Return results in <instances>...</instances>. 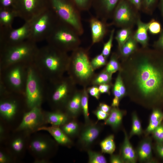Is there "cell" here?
<instances>
[{
	"instance_id": "cell-3",
	"label": "cell",
	"mask_w": 163,
	"mask_h": 163,
	"mask_svg": "<svg viewBox=\"0 0 163 163\" xmlns=\"http://www.w3.org/2000/svg\"><path fill=\"white\" fill-rule=\"evenodd\" d=\"M38 49L37 43L29 39L0 47V70L14 64L33 62Z\"/></svg>"
},
{
	"instance_id": "cell-29",
	"label": "cell",
	"mask_w": 163,
	"mask_h": 163,
	"mask_svg": "<svg viewBox=\"0 0 163 163\" xmlns=\"http://www.w3.org/2000/svg\"><path fill=\"white\" fill-rule=\"evenodd\" d=\"M114 138V135L111 134L100 142V145L102 153L110 155L113 153L116 149Z\"/></svg>"
},
{
	"instance_id": "cell-34",
	"label": "cell",
	"mask_w": 163,
	"mask_h": 163,
	"mask_svg": "<svg viewBox=\"0 0 163 163\" xmlns=\"http://www.w3.org/2000/svg\"><path fill=\"white\" fill-rule=\"evenodd\" d=\"M81 106L85 124L88 123L90 122L88 109V96L85 90L82 94Z\"/></svg>"
},
{
	"instance_id": "cell-8",
	"label": "cell",
	"mask_w": 163,
	"mask_h": 163,
	"mask_svg": "<svg viewBox=\"0 0 163 163\" xmlns=\"http://www.w3.org/2000/svg\"><path fill=\"white\" fill-rule=\"evenodd\" d=\"M58 19L49 7L42 11L30 20L28 39L36 43L46 40Z\"/></svg>"
},
{
	"instance_id": "cell-56",
	"label": "cell",
	"mask_w": 163,
	"mask_h": 163,
	"mask_svg": "<svg viewBox=\"0 0 163 163\" xmlns=\"http://www.w3.org/2000/svg\"><path fill=\"white\" fill-rule=\"evenodd\" d=\"M8 156L5 153L2 152H0V163H6L10 161Z\"/></svg>"
},
{
	"instance_id": "cell-39",
	"label": "cell",
	"mask_w": 163,
	"mask_h": 163,
	"mask_svg": "<svg viewBox=\"0 0 163 163\" xmlns=\"http://www.w3.org/2000/svg\"><path fill=\"white\" fill-rule=\"evenodd\" d=\"M80 11H88L92 7L93 0H72Z\"/></svg>"
},
{
	"instance_id": "cell-9",
	"label": "cell",
	"mask_w": 163,
	"mask_h": 163,
	"mask_svg": "<svg viewBox=\"0 0 163 163\" xmlns=\"http://www.w3.org/2000/svg\"><path fill=\"white\" fill-rule=\"evenodd\" d=\"M72 70L80 80L86 81L92 76L93 70L89 60L87 51L79 47L73 51L68 67Z\"/></svg>"
},
{
	"instance_id": "cell-13",
	"label": "cell",
	"mask_w": 163,
	"mask_h": 163,
	"mask_svg": "<svg viewBox=\"0 0 163 163\" xmlns=\"http://www.w3.org/2000/svg\"><path fill=\"white\" fill-rule=\"evenodd\" d=\"M134 8L128 0H120L113 12L112 24L118 27H130L136 20Z\"/></svg>"
},
{
	"instance_id": "cell-24",
	"label": "cell",
	"mask_w": 163,
	"mask_h": 163,
	"mask_svg": "<svg viewBox=\"0 0 163 163\" xmlns=\"http://www.w3.org/2000/svg\"><path fill=\"white\" fill-rule=\"evenodd\" d=\"M82 94L76 93L70 97L65 106L69 116L74 119L78 117L82 110Z\"/></svg>"
},
{
	"instance_id": "cell-37",
	"label": "cell",
	"mask_w": 163,
	"mask_h": 163,
	"mask_svg": "<svg viewBox=\"0 0 163 163\" xmlns=\"http://www.w3.org/2000/svg\"><path fill=\"white\" fill-rule=\"evenodd\" d=\"M115 29H112L110 33L109 38L107 41L104 45L101 53L106 58L110 55L112 46L114 38Z\"/></svg>"
},
{
	"instance_id": "cell-50",
	"label": "cell",
	"mask_w": 163,
	"mask_h": 163,
	"mask_svg": "<svg viewBox=\"0 0 163 163\" xmlns=\"http://www.w3.org/2000/svg\"><path fill=\"white\" fill-rule=\"evenodd\" d=\"M110 162L111 163H124L120 155H110Z\"/></svg>"
},
{
	"instance_id": "cell-1",
	"label": "cell",
	"mask_w": 163,
	"mask_h": 163,
	"mask_svg": "<svg viewBox=\"0 0 163 163\" xmlns=\"http://www.w3.org/2000/svg\"><path fill=\"white\" fill-rule=\"evenodd\" d=\"M137 49L123 58L120 73L126 95L147 109L163 107V51Z\"/></svg>"
},
{
	"instance_id": "cell-57",
	"label": "cell",
	"mask_w": 163,
	"mask_h": 163,
	"mask_svg": "<svg viewBox=\"0 0 163 163\" xmlns=\"http://www.w3.org/2000/svg\"><path fill=\"white\" fill-rule=\"evenodd\" d=\"M120 100L117 97H114L113 99L111 104L112 107H118Z\"/></svg>"
},
{
	"instance_id": "cell-54",
	"label": "cell",
	"mask_w": 163,
	"mask_h": 163,
	"mask_svg": "<svg viewBox=\"0 0 163 163\" xmlns=\"http://www.w3.org/2000/svg\"><path fill=\"white\" fill-rule=\"evenodd\" d=\"M128 0L136 9L140 10L142 8V0Z\"/></svg>"
},
{
	"instance_id": "cell-21",
	"label": "cell",
	"mask_w": 163,
	"mask_h": 163,
	"mask_svg": "<svg viewBox=\"0 0 163 163\" xmlns=\"http://www.w3.org/2000/svg\"><path fill=\"white\" fill-rule=\"evenodd\" d=\"M37 130L47 131L53 137L55 141L60 145H69L72 143V141L69 137L59 126H41L39 127Z\"/></svg>"
},
{
	"instance_id": "cell-51",
	"label": "cell",
	"mask_w": 163,
	"mask_h": 163,
	"mask_svg": "<svg viewBox=\"0 0 163 163\" xmlns=\"http://www.w3.org/2000/svg\"><path fill=\"white\" fill-rule=\"evenodd\" d=\"M155 150L158 155L163 159V143L156 142Z\"/></svg>"
},
{
	"instance_id": "cell-38",
	"label": "cell",
	"mask_w": 163,
	"mask_h": 163,
	"mask_svg": "<svg viewBox=\"0 0 163 163\" xmlns=\"http://www.w3.org/2000/svg\"><path fill=\"white\" fill-rule=\"evenodd\" d=\"M112 76V74L104 70L95 78L93 81V83L94 84L98 85L108 84L111 80Z\"/></svg>"
},
{
	"instance_id": "cell-46",
	"label": "cell",
	"mask_w": 163,
	"mask_h": 163,
	"mask_svg": "<svg viewBox=\"0 0 163 163\" xmlns=\"http://www.w3.org/2000/svg\"><path fill=\"white\" fill-rule=\"evenodd\" d=\"M163 119L149 122V124L145 130V133L148 135L152 132L161 123Z\"/></svg>"
},
{
	"instance_id": "cell-27",
	"label": "cell",
	"mask_w": 163,
	"mask_h": 163,
	"mask_svg": "<svg viewBox=\"0 0 163 163\" xmlns=\"http://www.w3.org/2000/svg\"><path fill=\"white\" fill-rule=\"evenodd\" d=\"M46 115L47 121L52 126H61L69 121V115L60 111L48 112Z\"/></svg>"
},
{
	"instance_id": "cell-47",
	"label": "cell",
	"mask_w": 163,
	"mask_h": 163,
	"mask_svg": "<svg viewBox=\"0 0 163 163\" xmlns=\"http://www.w3.org/2000/svg\"><path fill=\"white\" fill-rule=\"evenodd\" d=\"M93 113L96 117L98 120L105 121L107 118L109 114L103 111L98 108L93 111Z\"/></svg>"
},
{
	"instance_id": "cell-19",
	"label": "cell",
	"mask_w": 163,
	"mask_h": 163,
	"mask_svg": "<svg viewBox=\"0 0 163 163\" xmlns=\"http://www.w3.org/2000/svg\"><path fill=\"white\" fill-rule=\"evenodd\" d=\"M137 159L141 163H150L155 162L152 152V139L147 137L139 143L136 151Z\"/></svg>"
},
{
	"instance_id": "cell-25",
	"label": "cell",
	"mask_w": 163,
	"mask_h": 163,
	"mask_svg": "<svg viewBox=\"0 0 163 163\" xmlns=\"http://www.w3.org/2000/svg\"><path fill=\"white\" fill-rule=\"evenodd\" d=\"M137 29L133 37L137 43H140L143 47H146L149 39L148 23H144L139 19L137 20Z\"/></svg>"
},
{
	"instance_id": "cell-14",
	"label": "cell",
	"mask_w": 163,
	"mask_h": 163,
	"mask_svg": "<svg viewBox=\"0 0 163 163\" xmlns=\"http://www.w3.org/2000/svg\"><path fill=\"white\" fill-rule=\"evenodd\" d=\"M0 92L2 97L0 102V113L4 118L10 120L16 115L19 107V103L14 97L16 93L8 90L0 84Z\"/></svg>"
},
{
	"instance_id": "cell-55",
	"label": "cell",
	"mask_w": 163,
	"mask_h": 163,
	"mask_svg": "<svg viewBox=\"0 0 163 163\" xmlns=\"http://www.w3.org/2000/svg\"><path fill=\"white\" fill-rule=\"evenodd\" d=\"M98 108L103 111L108 113H110L112 108L111 107L104 103H100Z\"/></svg>"
},
{
	"instance_id": "cell-31",
	"label": "cell",
	"mask_w": 163,
	"mask_h": 163,
	"mask_svg": "<svg viewBox=\"0 0 163 163\" xmlns=\"http://www.w3.org/2000/svg\"><path fill=\"white\" fill-rule=\"evenodd\" d=\"M61 126V129L69 137L79 134L81 129L78 123L74 120L69 121Z\"/></svg>"
},
{
	"instance_id": "cell-43",
	"label": "cell",
	"mask_w": 163,
	"mask_h": 163,
	"mask_svg": "<svg viewBox=\"0 0 163 163\" xmlns=\"http://www.w3.org/2000/svg\"><path fill=\"white\" fill-rule=\"evenodd\" d=\"M11 147L15 152H21L24 147V142L23 140L21 138H17L14 139L11 142Z\"/></svg>"
},
{
	"instance_id": "cell-48",
	"label": "cell",
	"mask_w": 163,
	"mask_h": 163,
	"mask_svg": "<svg viewBox=\"0 0 163 163\" xmlns=\"http://www.w3.org/2000/svg\"><path fill=\"white\" fill-rule=\"evenodd\" d=\"M154 46L156 49L163 51V29L160 33L158 39L155 43Z\"/></svg>"
},
{
	"instance_id": "cell-2",
	"label": "cell",
	"mask_w": 163,
	"mask_h": 163,
	"mask_svg": "<svg viewBox=\"0 0 163 163\" xmlns=\"http://www.w3.org/2000/svg\"><path fill=\"white\" fill-rule=\"evenodd\" d=\"M70 57L67 52L50 44L39 48L33 63L47 82L62 77L68 70Z\"/></svg>"
},
{
	"instance_id": "cell-40",
	"label": "cell",
	"mask_w": 163,
	"mask_h": 163,
	"mask_svg": "<svg viewBox=\"0 0 163 163\" xmlns=\"http://www.w3.org/2000/svg\"><path fill=\"white\" fill-rule=\"evenodd\" d=\"M107 58L101 53L97 55L91 62L94 69L105 65L107 63Z\"/></svg>"
},
{
	"instance_id": "cell-10",
	"label": "cell",
	"mask_w": 163,
	"mask_h": 163,
	"mask_svg": "<svg viewBox=\"0 0 163 163\" xmlns=\"http://www.w3.org/2000/svg\"><path fill=\"white\" fill-rule=\"evenodd\" d=\"M70 86L68 79L62 77L47 82L46 94L54 105L65 106L70 98Z\"/></svg>"
},
{
	"instance_id": "cell-33",
	"label": "cell",
	"mask_w": 163,
	"mask_h": 163,
	"mask_svg": "<svg viewBox=\"0 0 163 163\" xmlns=\"http://www.w3.org/2000/svg\"><path fill=\"white\" fill-rule=\"evenodd\" d=\"M132 125L129 138L134 135L139 136L142 133V129L140 120L135 112H133L132 115Z\"/></svg>"
},
{
	"instance_id": "cell-49",
	"label": "cell",
	"mask_w": 163,
	"mask_h": 163,
	"mask_svg": "<svg viewBox=\"0 0 163 163\" xmlns=\"http://www.w3.org/2000/svg\"><path fill=\"white\" fill-rule=\"evenodd\" d=\"M88 92L89 94L98 100L100 96V92L98 88L96 86H92L88 89Z\"/></svg>"
},
{
	"instance_id": "cell-22",
	"label": "cell",
	"mask_w": 163,
	"mask_h": 163,
	"mask_svg": "<svg viewBox=\"0 0 163 163\" xmlns=\"http://www.w3.org/2000/svg\"><path fill=\"white\" fill-rule=\"evenodd\" d=\"M51 142L46 139L37 137L31 142L30 148L35 153L43 155L47 153L52 147Z\"/></svg>"
},
{
	"instance_id": "cell-30",
	"label": "cell",
	"mask_w": 163,
	"mask_h": 163,
	"mask_svg": "<svg viewBox=\"0 0 163 163\" xmlns=\"http://www.w3.org/2000/svg\"><path fill=\"white\" fill-rule=\"evenodd\" d=\"M113 92L114 97H118L120 100L126 95V88L120 72L116 79Z\"/></svg>"
},
{
	"instance_id": "cell-35",
	"label": "cell",
	"mask_w": 163,
	"mask_h": 163,
	"mask_svg": "<svg viewBox=\"0 0 163 163\" xmlns=\"http://www.w3.org/2000/svg\"><path fill=\"white\" fill-rule=\"evenodd\" d=\"M118 56L116 53L112 54L105 70L106 71L112 75L120 69V65L118 62Z\"/></svg>"
},
{
	"instance_id": "cell-11",
	"label": "cell",
	"mask_w": 163,
	"mask_h": 163,
	"mask_svg": "<svg viewBox=\"0 0 163 163\" xmlns=\"http://www.w3.org/2000/svg\"><path fill=\"white\" fill-rule=\"evenodd\" d=\"M48 7V0H14L12 6L17 17L25 21L31 20Z\"/></svg>"
},
{
	"instance_id": "cell-4",
	"label": "cell",
	"mask_w": 163,
	"mask_h": 163,
	"mask_svg": "<svg viewBox=\"0 0 163 163\" xmlns=\"http://www.w3.org/2000/svg\"><path fill=\"white\" fill-rule=\"evenodd\" d=\"M80 36L71 26L59 19L46 40L48 44L67 52L78 47Z\"/></svg>"
},
{
	"instance_id": "cell-17",
	"label": "cell",
	"mask_w": 163,
	"mask_h": 163,
	"mask_svg": "<svg viewBox=\"0 0 163 163\" xmlns=\"http://www.w3.org/2000/svg\"><path fill=\"white\" fill-rule=\"evenodd\" d=\"M120 0H93L92 7L96 16L105 21L112 17L113 11Z\"/></svg>"
},
{
	"instance_id": "cell-12",
	"label": "cell",
	"mask_w": 163,
	"mask_h": 163,
	"mask_svg": "<svg viewBox=\"0 0 163 163\" xmlns=\"http://www.w3.org/2000/svg\"><path fill=\"white\" fill-rule=\"evenodd\" d=\"M31 20L25 21L16 29L12 27H0V47L13 45L28 39L30 33Z\"/></svg>"
},
{
	"instance_id": "cell-58",
	"label": "cell",
	"mask_w": 163,
	"mask_h": 163,
	"mask_svg": "<svg viewBox=\"0 0 163 163\" xmlns=\"http://www.w3.org/2000/svg\"><path fill=\"white\" fill-rule=\"evenodd\" d=\"M159 0V6L163 16V0Z\"/></svg>"
},
{
	"instance_id": "cell-28",
	"label": "cell",
	"mask_w": 163,
	"mask_h": 163,
	"mask_svg": "<svg viewBox=\"0 0 163 163\" xmlns=\"http://www.w3.org/2000/svg\"><path fill=\"white\" fill-rule=\"evenodd\" d=\"M137 43L132 35L119 50L122 57L126 58L133 53L137 49Z\"/></svg>"
},
{
	"instance_id": "cell-32",
	"label": "cell",
	"mask_w": 163,
	"mask_h": 163,
	"mask_svg": "<svg viewBox=\"0 0 163 163\" xmlns=\"http://www.w3.org/2000/svg\"><path fill=\"white\" fill-rule=\"evenodd\" d=\"M132 34L130 27H123L117 32L115 39L118 43L119 50L132 36Z\"/></svg>"
},
{
	"instance_id": "cell-42",
	"label": "cell",
	"mask_w": 163,
	"mask_h": 163,
	"mask_svg": "<svg viewBox=\"0 0 163 163\" xmlns=\"http://www.w3.org/2000/svg\"><path fill=\"white\" fill-rule=\"evenodd\" d=\"M152 133L156 142L163 143V124L162 123Z\"/></svg>"
},
{
	"instance_id": "cell-20",
	"label": "cell",
	"mask_w": 163,
	"mask_h": 163,
	"mask_svg": "<svg viewBox=\"0 0 163 163\" xmlns=\"http://www.w3.org/2000/svg\"><path fill=\"white\" fill-rule=\"evenodd\" d=\"M124 139L121 145L120 155L124 163H136L137 159L136 151L133 149L129 140V136L124 130Z\"/></svg>"
},
{
	"instance_id": "cell-6",
	"label": "cell",
	"mask_w": 163,
	"mask_h": 163,
	"mask_svg": "<svg viewBox=\"0 0 163 163\" xmlns=\"http://www.w3.org/2000/svg\"><path fill=\"white\" fill-rule=\"evenodd\" d=\"M49 7L61 21L68 24L80 36L84 33L80 11L72 0H48Z\"/></svg>"
},
{
	"instance_id": "cell-23",
	"label": "cell",
	"mask_w": 163,
	"mask_h": 163,
	"mask_svg": "<svg viewBox=\"0 0 163 163\" xmlns=\"http://www.w3.org/2000/svg\"><path fill=\"white\" fill-rule=\"evenodd\" d=\"M124 112L118 107H112L104 124L110 126L115 130L118 129L121 125Z\"/></svg>"
},
{
	"instance_id": "cell-18",
	"label": "cell",
	"mask_w": 163,
	"mask_h": 163,
	"mask_svg": "<svg viewBox=\"0 0 163 163\" xmlns=\"http://www.w3.org/2000/svg\"><path fill=\"white\" fill-rule=\"evenodd\" d=\"M106 21L91 16L89 19L92 44L101 41L107 32Z\"/></svg>"
},
{
	"instance_id": "cell-26",
	"label": "cell",
	"mask_w": 163,
	"mask_h": 163,
	"mask_svg": "<svg viewBox=\"0 0 163 163\" xmlns=\"http://www.w3.org/2000/svg\"><path fill=\"white\" fill-rule=\"evenodd\" d=\"M17 17L16 12L12 8L0 7V27H12L14 18Z\"/></svg>"
},
{
	"instance_id": "cell-7",
	"label": "cell",
	"mask_w": 163,
	"mask_h": 163,
	"mask_svg": "<svg viewBox=\"0 0 163 163\" xmlns=\"http://www.w3.org/2000/svg\"><path fill=\"white\" fill-rule=\"evenodd\" d=\"M30 64H14L0 70V84L11 92L24 95Z\"/></svg>"
},
{
	"instance_id": "cell-36",
	"label": "cell",
	"mask_w": 163,
	"mask_h": 163,
	"mask_svg": "<svg viewBox=\"0 0 163 163\" xmlns=\"http://www.w3.org/2000/svg\"><path fill=\"white\" fill-rule=\"evenodd\" d=\"M89 163H106L105 157L101 153L88 149L87 150Z\"/></svg>"
},
{
	"instance_id": "cell-45",
	"label": "cell",
	"mask_w": 163,
	"mask_h": 163,
	"mask_svg": "<svg viewBox=\"0 0 163 163\" xmlns=\"http://www.w3.org/2000/svg\"><path fill=\"white\" fill-rule=\"evenodd\" d=\"M159 0H142V8L146 11L152 10Z\"/></svg>"
},
{
	"instance_id": "cell-16",
	"label": "cell",
	"mask_w": 163,
	"mask_h": 163,
	"mask_svg": "<svg viewBox=\"0 0 163 163\" xmlns=\"http://www.w3.org/2000/svg\"><path fill=\"white\" fill-rule=\"evenodd\" d=\"M43 119V114L40 107H34L24 113L17 130H32L36 128H38Z\"/></svg>"
},
{
	"instance_id": "cell-41",
	"label": "cell",
	"mask_w": 163,
	"mask_h": 163,
	"mask_svg": "<svg viewBox=\"0 0 163 163\" xmlns=\"http://www.w3.org/2000/svg\"><path fill=\"white\" fill-rule=\"evenodd\" d=\"M148 30L152 34L160 33L162 30L160 23L155 19H152L148 23Z\"/></svg>"
},
{
	"instance_id": "cell-44",
	"label": "cell",
	"mask_w": 163,
	"mask_h": 163,
	"mask_svg": "<svg viewBox=\"0 0 163 163\" xmlns=\"http://www.w3.org/2000/svg\"><path fill=\"white\" fill-rule=\"evenodd\" d=\"M163 119V112L161 109L156 108L152 109V112L150 116L149 122L156 121Z\"/></svg>"
},
{
	"instance_id": "cell-53",
	"label": "cell",
	"mask_w": 163,
	"mask_h": 163,
	"mask_svg": "<svg viewBox=\"0 0 163 163\" xmlns=\"http://www.w3.org/2000/svg\"><path fill=\"white\" fill-rule=\"evenodd\" d=\"M14 0H0V7L12 8Z\"/></svg>"
},
{
	"instance_id": "cell-5",
	"label": "cell",
	"mask_w": 163,
	"mask_h": 163,
	"mask_svg": "<svg viewBox=\"0 0 163 163\" xmlns=\"http://www.w3.org/2000/svg\"><path fill=\"white\" fill-rule=\"evenodd\" d=\"M46 81L37 70L33 62L29 64L24 96L26 106L30 109L40 107L46 94Z\"/></svg>"
},
{
	"instance_id": "cell-15",
	"label": "cell",
	"mask_w": 163,
	"mask_h": 163,
	"mask_svg": "<svg viewBox=\"0 0 163 163\" xmlns=\"http://www.w3.org/2000/svg\"><path fill=\"white\" fill-rule=\"evenodd\" d=\"M100 126L97 123L85 124L79 133L78 143L84 149H87L98 137L101 130Z\"/></svg>"
},
{
	"instance_id": "cell-52",
	"label": "cell",
	"mask_w": 163,
	"mask_h": 163,
	"mask_svg": "<svg viewBox=\"0 0 163 163\" xmlns=\"http://www.w3.org/2000/svg\"><path fill=\"white\" fill-rule=\"evenodd\" d=\"M110 87L108 84H104L99 85L98 88L101 93L109 94Z\"/></svg>"
}]
</instances>
